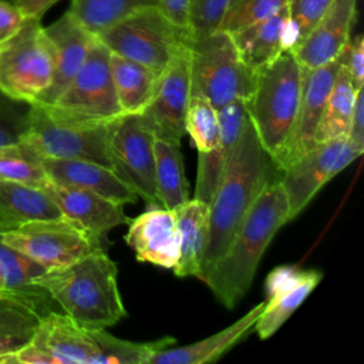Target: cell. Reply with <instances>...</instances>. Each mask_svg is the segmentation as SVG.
I'll use <instances>...</instances> for the list:
<instances>
[{
  "label": "cell",
  "mask_w": 364,
  "mask_h": 364,
  "mask_svg": "<svg viewBox=\"0 0 364 364\" xmlns=\"http://www.w3.org/2000/svg\"><path fill=\"white\" fill-rule=\"evenodd\" d=\"M173 337L136 343L105 328L80 326L61 310L41 316L31 340L1 364H148L156 351L173 346Z\"/></svg>",
  "instance_id": "obj_1"
},
{
  "label": "cell",
  "mask_w": 364,
  "mask_h": 364,
  "mask_svg": "<svg viewBox=\"0 0 364 364\" xmlns=\"http://www.w3.org/2000/svg\"><path fill=\"white\" fill-rule=\"evenodd\" d=\"M277 171L247 118L233 158L209 202L208 240L198 279L203 282L226 252L246 213L260 192L276 179Z\"/></svg>",
  "instance_id": "obj_2"
},
{
  "label": "cell",
  "mask_w": 364,
  "mask_h": 364,
  "mask_svg": "<svg viewBox=\"0 0 364 364\" xmlns=\"http://www.w3.org/2000/svg\"><path fill=\"white\" fill-rule=\"evenodd\" d=\"M287 222V198L276 178L260 192L226 252L203 279L216 300L226 309H233L245 297L263 253L277 230Z\"/></svg>",
  "instance_id": "obj_3"
},
{
  "label": "cell",
  "mask_w": 364,
  "mask_h": 364,
  "mask_svg": "<svg viewBox=\"0 0 364 364\" xmlns=\"http://www.w3.org/2000/svg\"><path fill=\"white\" fill-rule=\"evenodd\" d=\"M37 284L80 326L108 328L127 316L117 264L102 247L67 266L44 272Z\"/></svg>",
  "instance_id": "obj_4"
},
{
  "label": "cell",
  "mask_w": 364,
  "mask_h": 364,
  "mask_svg": "<svg viewBox=\"0 0 364 364\" xmlns=\"http://www.w3.org/2000/svg\"><path fill=\"white\" fill-rule=\"evenodd\" d=\"M300 92L301 65L289 48L255 74L253 88L245 101L246 114L273 162L290 138Z\"/></svg>",
  "instance_id": "obj_5"
},
{
  "label": "cell",
  "mask_w": 364,
  "mask_h": 364,
  "mask_svg": "<svg viewBox=\"0 0 364 364\" xmlns=\"http://www.w3.org/2000/svg\"><path fill=\"white\" fill-rule=\"evenodd\" d=\"M191 94L208 100L215 108L246 101L255 82L232 36L216 30L191 40Z\"/></svg>",
  "instance_id": "obj_6"
},
{
  "label": "cell",
  "mask_w": 364,
  "mask_h": 364,
  "mask_svg": "<svg viewBox=\"0 0 364 364\" xmlns=\"http://www.w3.org/2000/svg\"><path fill=\"white\" fill-rule=\"evenodd\" d=\"M95 37L112 54L144 64L158 73L191 43L189 33L175 26L158 6L132 13Z\"/></svg>",
  "instance_id": "obj_7"
},
{
  "label": "cell",
  "mask_w": 364,
  "mask_h": 364,
  "mask_svg": "<svg viewBox=\"0 0 364 364\" xmlns=\"http://www.w3.org/2000/svg\"><path fill=\"white\" fill-rule=\"evenodd\" d=\"M109 55L111 51L95 37L67 88L53 104L40 105L55 118L84 124L109 122L122 115L111 77Z\"/></svg>",
  "instance_id": "obj_8"
},
{
  "label": "cell",
  "mask_w": 364,
  "mask_h": 364,
  "mask_svg": "<svg viewBox=\"0 0 364 364\" xmlns=\"http://www.w3.org/2000/svg\"><path fill=\"white\" fill-rule=\"evenodd\" d=\"M51 44L40 18L28 17L0 47V88L11 98L34 104L51 85Z\"/></svg>",
  "instance_id": "obj_9"
},
{
  "label": "cell",
  "mask_w": 364,
  "mask_h": 364,
  "mask_svg": "<svg viewBox=\"0 0 364 364\" xmlns=\"http://www.w3.org/2000/svg\"><path fill=\"white\" fill-rule=\"evenodd\" d=\"M0 237L47 270L67 266L102 247V237L63 216L17 226L0 223Z\"/></svg>",
  "instance_id": "obj_10"
},
{
  "label": "cell",
  "mask_w": 364,
  "mask_h": 364,
  "mask_svg": "<svg viewBox=\"0 0 364 364\" xmlns=\"http://www.w3.org/2000/svg\"><path fill=\"white\" fill-rule=\"evenodd\" d=\"M109 124L111 121L84 124L55 118L40 104H31L27 131L21 139L34 148L41 158L82 159L111 168Z\"/></svg>",
  "instance_id": "obj_11"
},
{
  "label": "cell",
  "mask_w": 364,
  "mask_h": 364,
  "mask_svg": "<svg viewBox=\"0 0 364 364\" xmlns=\"http://www.w3.org/2000/svg\"><path fill=\"white\" fill-rule=\"evenodd\" d=\"M155 135L139 114H122L109 124L111 169L148 206H159L154 179Z\"/></svg>",
  "instance_id": "obj_12"
},
{
  "label": "cell",
  "mask_w": 364,
  "mask_h": 364,
  "mask_svg": "<svg viewBox=\"0 0 364 364\" xmlns=\"http://www.w3.org/2000/svg\"><path fill=\"white\" fill-rule=\"evenodd\" d=\"M347 138L318 142L301 156L284 166L279 179L289 203V220L294 219L316 193L346 166L361 156Z\"/></svg>",
  "instance_id": "obj_13"
},
{
  "label": "cell",
  "mask_w": 364,
  "mask_h": 364,
  "mask_svg": "<svg viewBox=\"0 0 364 364\" xmlns=\"http://www.w3.org/2000/svg\"><path fill=\"white\" fill-rule=\"evenodd\" d=\"M191 95V48L186 46L159 73L152 98L141 112L155 138L181 142Z\"/></svg>",
  "instance_id": "obj_14"
},
{
  "label": "cell",
  "mask_w": 364,
  "mask_h": 364,
  "mask_svg": "<svg viewBox=\"0 0 364 364\" xmlns=\"http://www.w3.org/2000/svg\"><path fill=\"white\" fill-rule=\"evenodd\" d=\"M340 65L341 55L316 68L301 67V92L294 125L284 149L274 162L279 171L316 145L314 135Z\"/></svg>",
  "instance_id": "obj_15"
},
{
  "label": "cell",
  "mask_w": 364,
  "mask_h": 364,
  "mask_svg": "<svg viewBox=\"0 0 364 364\" xmlns=\"http://www.w3.org/2000/svg\"><path fill=\"white\" fill-rule=\"evenodd\" d=\"M323 273L316 269L279 266L266 279V300L253 330L262 340L273 336L320 283Z\"/></svg>",
  "instance_id": "obj_16"
},
{
  "label": "cell",
  "mask_w": 364,
  "mask_h": 364,
  "mask_svg": "<svg viewBox=\"0 0 364 364\" xmlns=\"http://www.w3.org/2000/svg\"><path fill=\"white\" fill-rule=\"evenodd\" d=\"M53 50V81L48 90L34 104H53L71 82L95 38L71 13L65 11L58 20L44 27Z\"/></svg>",
  "instance_id": "obj_17"
},
{
  "label": "cell",
  "mask_w": 364,
  "mask_h": 364,
  "mask_svg": "<svg viewBox=\"0 0 364 364\" xmlns=\"http://www.w3.org/2000/svg\"><path fill=\"white\" fill-rule=\"evenodd\" d=\"M125 235L127 245L138 262L172 269L178 260L179 235L173 210L149 206L144 213L129 220Z\"/></svg>",
  "instance_id": "obj_18"
},
{
  "label": "cell",
  "mask_w": 364,
  "mask_h": 364,
  "mask_svg": "<svg viewBox=\"0 0 364 364\" xmlns=\"http://www.w3.org/2000/svg\"><path fill=\"white\" fill-rule=\"evenodd\" d=\"M247 121L245 101H233L219 108L220 134L215 146L199 152L193 198L209 205L236 151Z\"/></svg>",
  "instance_id": "obj_19"
},
{
  "label": "cell",
  "mask_w": 364,
  "mask_h": 364,
  "mask_svg": "<svg viewBox=\"0 0 364 364\" xmlns=\"http://www.w3.org/2000/svg\"><path fill=\"white\" fill-rule=\"evenodd\" d=\"M357 0H333L317 26L291 51L301 67L316 68L337 58L351 37Z\"/></svg>",
  "instance_id": "obj_20"
},
{
  "label": "cell",
  "mask_w": 364,
  "mask_h": 364,
  "mask_svg": "<svg viewBox=\"0 0 364 364\" xmlns=\"http://www.w3.org/2000/svg\"><path fill=\"white\" fill-rule=\"evenodd\" d=\"M57 203L63 218L104 237V235L131 219L127 218L121 203L109 200L92 191L50 182L44 188Z\"/></svg>",
  "instance_id": "obj_21"
},
{
  "label": "cell",
  "mask_w": 364,
  "mask_h": 364,
  "mask_svg": "<svg viewBox=\"0 0 364 364\" xmlns=\"http://www.w3.org/2000/svg\"><path fill=\"white\" fill-rule=\"evenodd\" d=\"M43 166L53 183L88 189L121 205L135 203L139 199L111 168L101 164L82 159L43 158Z\"/></svg>",
  "instance_id": "obj_22"
},
{
  "label": "cell",
  "mask_w": 364,
  "mask_h": 364,
  "mask_svg": "<svg viewBox=\"0 0 364 364\" xmlns=\"http://www.w3.org/2000/svg\"><path fill=\"white\" fill-rule=\"evenodd\" d=\"M263 306L264 301L257 303L239 320L206 338L181 347L171 346L154 353L148 364H206L219 360L253 330Z\"/></svg>",
  "instance_id": "obj_23"
},
{
  "label": "cell",
  "mask_w": 364,
  "mask_h": 364,
  "mask_svg": "<svg viewBox=\"0 0 364 364\" xmlns=\"http://www.w3.org/2000/svg\"><path fill=\"white\" fill-rule=\"evenodd\" d=\"M229 34L245 64L256 73L273 61L283 50L291 48L287 7L269 18Z\"/></svg>",
  "instance_id": "obj_24"
},
{
  "label": "cell",
  "mask_w": 364,
  "mask_h": 364,
  "mask_svg": "<svg viewBox=\"0 0 364 364\" xmlns=\"http://www.w3.org/2000/svg\"><path fill=\"white\" fill-rule=\"evenodd\" d=\"M47 272L44 266L10 247L0 237V276L6 296L14 297L36 309L41 316L55 310L54 300L37 284V279ZM57 306V304H55Z\"/></svg>",
  "instance_id": "obj_25"
},
{
  "label": "cell",
  "mask_w": 364,
  "mask_h": 364,
  "mask_svg": "<svg viewBox=\"0 0 364 364\" xmlns=\"http://www.w3.org/2000/svg\"><path fill=\"white\" fill-rule=\"evenodd\" d=\"M178 235L179 253L173 273L178 277H199L203 250L208 240L209 205L189 198L186 202L173 209Z\"/></svg>",
  "instance_id": "obj_26"
},
{
  "label": "cell",
  "mask_w": 364,
  "mask_h": 364,
  "mask_svg": "<svg viewBox=\"0 0 364 364\" xmlns=\"http://www.w3.org/2000/svg\"><path fill=\"white\" fill-rule=\"evenodd\" d=\"M61 212L44 188L0 179V223L17 226L33 220L61 218Z\"/></svg>",
  "instance_id": "obj_27"
},
{
  "label": "cell",
  "mask_w": 364,
  "mask_h": 364,
  "mask_svg": "<svg viewBox=\"0 0 364 364\" xmlns=\"http://www.w3.org/2000/svg\"><path fill=\"white\" fill-rule=\"evenodd\" d=\"M154 179L159 206L173 210L189 199L181 142L164 138L154 141Z\"/></svg>",
  "instance_id": "obj_28"
},
{
  "label": "cell",
  "mask_w": 364,
  "mask_h": 364,
  "mask_svg": "<svg viewBox=\"0 0 364 364\" xmlns=\"http://www.w3.org/2000/svg\"><path fill=\"white\" fill-rule=\"evenodd\" d=\"M109 70L121 111L124 114L142 112L152 98L159 73L112 53Z\"/></svg>",
  "instance_id": "obj_29"
},
{
  "label": "cell",
  "mask_w": 364,
  "mask_h": 364,
  "mask_svg": "<svg viewBox=\"0 0 364 364\" xmlns=\"http://www.w3.org/2000/svg\"><path fill=\"white\" fill-rule=\"evenodd\" d=\"M358 90L360 88H355L347 68L341 64L324 104L314 135L316 144L347 136Z\"/></svg>",
  "instance_id": "obj_30"
},
{
  "label": "cell",
  "mask_w": 364,
  "mask_h": 364,
  "mask_svg": "<svg viewBox=\"0 0 364 364\" xmlns=\"http://www.w3.org/2000/svg\"><path fill=\"white\" fill-rule=\"evenodd\" d=\"M40 318L41 314L31 306L0 294V361L31 340Z\"/></svg>",
  "instance_id": "obj_31"
},
{
  "label": "cell",
  "mask_w": 364,
  "mask_h": 364,
  "mask_svg": "<svg viewBox=\"0 0 364 364\" xmlns=\"http://www.w3.org/2000/svg\"><path fill=\"white\" fill-rule=\"evenodd\" d=\"M159 7V0H73L70 13L94 36L145 7Z\"/></svg>",
  "instance_id": "obj_32"
},
{
  "label": "cell",
  "mask_w": 364,
  "mask_h": 364,
  "mask_svg": "<svg viewBox=\"0 0 364 364\" xmlns=\"http://www.w3.org/2000/svg\"><path fill=\"white\" fill-rule=\"evenodd\" d=\"M0 179L46 188L48 179L43 158L23 139L0 146Z\"/></svg>",
  "instance_id": "obj_33"
},
{
  "label": "cell",
  "mask_w": 364,
  "mask_h": 364,
  "mask_svg": "<svg viewBox=\"0 0 364 364\" xmlns=\"http://www.w3.org/2000/svg\"><path fill=\"white\" fill-rule=\"evenodd\" d=\"M185 132L189 134L198 152L210 151L220 134L219 109L203 97L191 95L185 118Z\"/></svg>",
  "instance_id": "obj_34"
},
{
  "label": "cell",
  "mask_w": 364,
  "mask_h": 364,
  "mask_svg": "<svg viewBox=\"0 0 364 364\" xmlns=\"http://www.w3.org/2000/svg\"><path fill=\"white\" fill-rule=\"evenodd\" d=\"M289 0H229L219 30L235 33L287 7Z\"/></svg>",
  "instance_id": "obj_35"
},
{
  "label": "cell",
  "mask_w": 364,
  "mask_h": 364,
  "mask_svg": "<svg viewBox=\"0 0 364 364\" xmlns=\"http://www.w3.org/2000/svg\"><path fill=\"white\" fill-rule=\"evenodd\" d=\"M333 0H289L290 37L293 50L317 26Z\"/></svg>",
  "instance_id": "obj_36"
},
{
  "label": "cell",
  "mask_w": 364,
  "mask_h": 364,
  "mask_svg": "<svg viewBox=\"0 0 364 364\" xmlns=\"http://www.w3.org/2000/svg\"><path fill=\"white\" fill-rule=\"evenodd\" d=\"M31 104L11 98L0 88V146L21 139L28 125Z\"/></svg>",
  "instance_id": "obj_37"
},
{
  "label": "cell",
  "mask_w": 364,
  "mask_h": 364,
  "mask_svg": "<svg viewBox=\"0 0 364 364\" xmlns=\"http://www.w3.org/2000/svg\"><path fill=\"white\" fill-rule=\"evenodd\" d=\"M229 0H191L189 36L191 40L219 30Z\"/></svg>",
  "instance_id": "obj_38"
},
{
  "label": "cell",
  "mask_w": 364,
  "mask_h": 364,
  "mask_svg": "<svg viewBox=\"0 0 364 364\" xmlns=\"http://www.w3.org/2000/svg\"><path fill=\"white\" fill-rule=\"evenodd\" d=\"M341 64L347 68L355 88L364 87V38L361 34L350 37L341 51Z\"/></svg>",
  "instance_id": "obj_39"
},
{
  "label": "cell",
  "mask_w": 364,
  "mask_h": 364,
  "mask_svg": "<svg viewBox=\"0 0 364 364\" xmlns=\"http://www.w3.org/2000/svg\"><path fill=\"white\" fill-rule=\"evenodd\" d=\"M27 18L14 3L0 0V47L23 27Z\"/></svg>",
  "instance_id": "obj_40"
},
{
  "label": "cell",
  "mask_w": 364,
  "mask_h": 364,
  "mask_svg": "<svg viewBox=\"0 0 364 364\" xmlns=\"http://www.w3.org/2000/svg\"><path fill=\"white\" fill-rule=\"evenodd\" d=\"M346 138L355 148L364 151V87L357 91L353 115Z\"/></svg>",
  "instance_id": "obj_41"
},
{
  "label": "cell",
  "mask_w": 364,
  "mask_h": 364,
  "mask_svg": "<svg viewBox=\"0 0 364 364\" xmlns=\"http://www.w3.org/2000/svg\"><path fill=\"white\" fill-rule=\"evenodd\" d=\"M189 3L191 0H159V9L175 26L189 33Z\"/></svg>",
  "instance_id": "obj_42"
},
{
  "label": "cell",
  "mask_w": 364,
  "mask_h": 364,
  "mask_svg": "<svg viewBox=\"0 0 364 364\" xmlns=\"http://www.w3.org/2000/svg\"><path fill=\"white\" fill-rule=\"evenodd\" d=\"M57 1L60 0H13L14 3L27 17L40 18L48 11Z\"/></svg>",
  "instance_id": "obj_43"
},
{
  "label": "cell",
  "mask_w": 364,
  "mask_h": 364,
  "mask_svg": "<svg viewBox=\"0 0 364 364\" xmlns=\"http://www.w3.org/2000/svg\"><path fill=\"white\" fill-rule=\"evenodd\" d=\"M4 293V287H3V280H1V276H0V294Z\"/></svg>",
  "instance_id": "obj_44"
},
{
  "label": "cell",
  "mask_w": 364,
  "mask_h": 364,
  "mask_svg": "<svg viewBox=\"0 0 364 364\" xmlns=\"http://www.w3.org/2000/svg\"><path fill=\"white\" fill-rule=\"evenodd\" d=\"M7 1H13V0H7Z\"/></svg>",
  "instance_id": "obj_45"
}]
</instances>
